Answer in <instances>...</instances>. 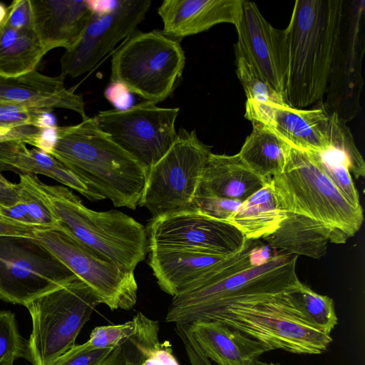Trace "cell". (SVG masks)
<instances>
[{"mask_svg":"<svg viewBox=\"0 0 365 365\" xmlns=\"http://www.w3.org/2000/svg\"><path fill=\"white\" fill-rule=\"evenodd\" d=\"M99 304L92 289L78 277L29 302L25 307L32 329L26 359L33 365H51L76 345L79 333Z\"/></svg>","mask_w":365,"mask_h":365,"instance_id":"52a82bcc","label":"cell"},{"mask_svg":"<svg viewBox=\"0 0 365 365\" xmlns=\"http://www.w3.org/2000/svg\"><path fill=\"white\" fill-rule=\"evenodd\" d=\"M319 103L304 109L247 100L245 118L269 128L291 147L327 153L331 150L327 132L329 112Z\"/></svg>","mask_w":365,"mask_h":365,"instance_id":"2e32d148","label":"cell"},{"mask_svg":"<svg viewBox=\"0 0 365 365\" xmlns=\"http://www.w3.org/2000/svg\"><path fill=\"white\" fill-rule=\"evenodd\" d=\"M187 325L201 352L216 365H255L268 351L259 341L219 321Z\"/></svg>","mask_w":365,"mask_h":365,"instance_id":"7402d4cb","label":"cell"},{"mask_svg":"<svg viewBox=\"0 0 365 365\" xmlns=\"http://www.w3.org/2000/svg\"><path fill=\"white\" fill-rule=\"evenodd\" d=\"M151 3L118 0L108 9H96L78 41L61 56V74L76 78L95 68L120 41L137 31Z\"/></svg>","mask_w":365,"mask_h":365,"instance_id":"5bb4252c","label":"cell"},{"mask_svg":"<svg viewBox=\"0 0 365 365\" xmlns=\"http://www.w3.org/2000/svg\"><path fill=\"white\" fill-rule=\"evenodd\" d=\"M208 320L219 321L242 332L268 351L281 349L298 354H320L332 341L331 335L307 325L290 313L284 294L258 304L231 306Z\"/></svg>","mask_w":365,"mask_h":365,"instance_id":"30bf717a","label":"cell"},{"mask_svg":"<svg viewBox=\"0 0 365 365\" xmlns=\"http://www.w3.org/2000/svg\"><path fill=\"white\" fill-rule=\"evenodd\" d=\"M0 216L40 230L34 224L25 204L21 200L10 207H0Z\"/></svg>","mask_w":365,"mask_h":365,"instance_id":"7bdbcfd3","label":"cell"},{"mask_svg":"<svg viewBox=\"0 0 365 365\" xmlns=\"http://www.w3.org/2000/svg\"><path fill=\"white\" fill-rule=\"evenodd\" d=\"M272 180L282 207L327 226L334 243H344L361 228L363 210L346 200L319 166L313 152L290 146L283 172Z\"/></svg>","mask_w":365,"mask_h":365,"instance_id":"5b68a950","label":"cell"},{"mask_svg":"<svg viewBox=\"0 0 365 365\" xmlns=\"http://www.w3.org/2000/svg\"><path fill=\"white\" fill-rule=\"evenodd\" d=\"M113 349H93L86 342L76 344L51 365H102Z\"/></svg>","mask_w":365,"mask_h":365,"instance_id":"8d00e7d4","label":"cell"},{"mask_svg":"<svg viewBox=\"0 0 365 365\" xmlns=\"http://www.w3.org/2000/svg\"><path fill=\"white\" fill-rule=\"evenodd\" d=\"M36 230L38 229L0 216V237H34Z\"/></svg>","mask_w":365,"mask_h":365,"instance_id":"b9f144b4","label":"cell"},{"mask_svg":"<svg viewBox=\"0 0 365 365\" xmlns=\"http://www.w3.org/2000/svg\"><path fill=\"white\" fill-rule=\"evenodd\" d=\"M38 129L34 126H22L13 128H0V143L9 140H21L25 143L37 133Z\"/></svg>","mask_w":365,"mask_h":365,"instance_id":"f6af8a7d","label":"cell"},{"mask_svg":"<svg viewBox=\"0 0 365 365\" xmlns=\"http://www.w3.org/2000/svg\"><path fill=\"white\" fill-rule=\"evenodd\" d=\"M33 29L48 52L71 48L96 11L88 0H30Z\"/></svg>","mask_w":365,"mask_h":365,"instance_id":"d6986e66","label":"cell"},{"mask_svg":"<svg viewBox=\"0 0 365 365\" xmlns=\"http://www.w3.org/2000/svg\"><path fill=\"white\" fill-rule=\"evenodd\" d=\"M102 365H136L131 337L114 348Z\"/></svg>","mask_w":365,"mask_h":365,"instance_id":"ab89813d","label":"cell"},{"mask_svg":"<svg viewBox=\"0 0 365 365\" xmlns=\"http://www.w3.org/2000/svg\"><path fill=\"white\" fill-rule=\"evenodd\" d=\"M242 201L215 197H195L193 208L217 220L226 221Z\"/></svg>","mask_w":365,"mask_h":365,"instance_id":"74e56055","label":"cell"},{"mask_svg":"<svg viewBox=\"0 0 365 365\" xmlns=\"http://www.w3.org/2000/svg\"><path fill=\"white\" fill-rule=\"evenodd\" d=\"M136 329L135 317L123 324L96 327L86 343L93 349H114L134 334Z\"/></svg>","mask_w":365,"mask_h":365,"instance_id":"e575fe53","label":"cell"},{"mask_svg":"<svg viewBox=\"0 0 365 365\" xmlns=\"http://www.w3.org/2000/svg\"><path fill=\"white\" fill-rule=\"evenodd\" d=\"M269 180L255 174L238 154L227 155L211 153L204 167L195 197H215L244 201Z\"/></svg>","mask_w":365,"mask_h":365,"instance_id":"603a6c76","label":"cell"},{"mask_svg":"<svg viewBox=\"0 0 365 365\" xmlns=\"http://www.w3.org/2000/svg\"><path fill=\"white\" fill-rule=\"evenodd\" d=\"M65 76H48L36 70L6 77L0 75V104H11L52 110L62 108L86 115L85 103L81 95L67 89Z\"/></svg>","mask_w":365,"mask_h":365,"instance_id":"ac0fdd59","label":"cell"},{"mask_svg":"<svg viewBox=\"0 0 365 365\" xmlns=\"http://www.w3.org/2000/svg\"><path fill=\"white\" fill-rule=\"evenodd\" d=\"M26 343L19 331L15 314L0 311V365H14L16 359H26Z\"/></svg>","mask_w":365,"mask_h":365,"instance_id":"836d02e7","label":"cell"},{"mask_svg":"<svg viewBox=\"0 0 365 365\" xmlns=\"http://www.w3.org/2000/svg\"><path fill=\"white\" fill-rule=\"evenodd\" d=\"M78 124L57 126L51 156L115 207L135 210L144 190L147 171L86 117Z\"/></svg>","mask_w":365,"mask_h":365,"instance_id":"3957f363","label":"cell"},{"mask_svg":"<svg viewBox=\"0 0 365 365\" xmlns=\"http://www.w3.org/2000/svg\"><path fill=\"white\" fill-rule=\"evenodd\" d=\"M244 0H164L158 9L165 34L182 38L240 19Z\"/></svg>","mask_w":365,"mask_h":365,"instance_id":"ffe728a7","label":"cell"},{"mask_svg":"<svg viewBox=\"0 0 365 365\" xmlns=\"http://www.w3.org/2000/svg\"><path fill=\"white\" fill-rule=\"evenodd\" d=\"M364 0H343L340 31L322 102L330 113L347 123L361 109L364 81Z\"/></svg>","mask_w":365,"mask_h":365,"instance_id":"4fadbf2b","label":"cell"},{"mask_svg":"<svg viewBox=\"0 0 365 365\" xmlns=\"http://www.w3.org/2000/svg\"><path fill=\"white\" fill-rule=\"evenodd\" d=\"M4 26L17 30H34L30 0H14L8 6Z\"/></svg>","mask_w":365,"mask_h":365,"instance_id":"f35d334b","label":"cell"},{"mask_svg":"<svg viewBox=\"0 0 365 365\" xmlns=\"http://www.w3.org/2000/svg\"><path fill=\"white\" fill-rule=\"evenodd\" d=\"M57 127V126H56ZM56 127L39 128L38 132L26 143L50 154L56 140Z\"/></svg>","mask_w":365,"mask_h":365,"instance_id":"60d3db41","label":"cell"},{"mask_svg":"<svg viewBox=\"0 0 365 365\" xmlns=\"http://www.w3.org/2000/svg\"><path fill=\"white\" fill-rule=\"evenodd\" d=\"M255 365H281V364L279 363H275V362H272V361H264L257 359V361L255 362Z\"/></svg>","mask_w":365,"mask_h":365,"instance_id":"7dc6e473","label":"cell"},{"mask_svg":"<svg viewBox=\"0 0 365 365\" xmlns=\"http://www.w3.org/2000/svg\"><path fill=\"white\" fill-rule=\"evenodd\" d=\"M211 153L195 130L180 128L170 149L148 170L138 205L153 217L194 209V197Z\"/></svg>","mask_w":365,"mask_h":365,"instance_id":"ba28073f","label":"cell"},{"mask_svg":"<svg viewBox=\"0 0 365 365\" xmlns=\"http://www.w3.org/2000/svg\"><path fill=\"white\" fill-rule=\"evenodd\" d=\"M34 179L52 215L79 241L128 271L145 259L148 242L142 224L118 210H93L68 187Z\"/></svg>","mask_w":365,"mask_h":365,"instance_id":"277c9868","label":"cell"},{"mask_svg":"<svg viewBox=\"0 0 365 365\" xmlns=\"http://www.w3.org/2000/svg\"><path fill=\"white\" fill-rule=\"evenodd\" d=\"M179 108H163L144 101L128 108L98 112L96 126L135 158L148 172L177 138Z\"/></svg>","mask_w":365,"mask_h":365,"instance_id":"7c38bea8","label":"cell"},{"mask_svg":"<svg viewBox=\"0 0 365 365\" xmlns=\"http://www.w3.org/2000/svg\"><path fill=\"white\" fill-rule=\"evenodd\" d=\"M314 155L319 166L346 200L354 207L362 210L358 191L342 157L334 151Z\"/></svg>","mask_w":365,"mask_h":365,"instance_id":"1f68e13d","label":"cell"},{"mask_svg":"<svg viewBox=\"0 0 365 365\" xmlns=\"http://www.w3.org/2000/svg\"><path fill=\"white\" fill-rule=\"evenodd\" d=\"M45 111L47 110L0 104V128L34 126L38 128L41 118Z\"/></svg>","mask_w":365,"mask_h":365,"instance_id":"d590c367","label":"cell"},{"mask_svg":"<svg viewBox=\"0 0 365 365\" xmlns=\"http://www.w3.org/2000/svg\"><path fill=\"white\" fill-rule=\"evenodd\" d=\"M1 171H13L19 175H46L77 191L91 201L103 199L59 160L36 148L29 149L21 140L0 143Z\"/></svg>","mask_w":365,"mask_h":365,"instance_id":"cb8c5ba5","label":"cell"},{"mask_svg":"<svg viewBox=\"0 0 365 365\" xmlns=\"http://www.w3.org/2000/svg\"><path fill=\"white\" fill-rule=\"evenodd\" d=\"M284 299L290 313L316 330L331 335L338 324L333 299L300 281L285 292Z\"/></svg>","mask_w":365,"mask_h":365,"instance_id":"f1b7e54d","label":"cell"},{"mask_svg":"<svg viewBox=\"0 0 365 365\" xmlns=\"http://www.w3.org/2000/svg\"><path fill=\"white\" fill-rule=\"evenodd\" d=\"M235 28L237 40L242 43L264 77L284 98L288 66L285 29L272 26L255 3L245 0Z\"/></svg>","mask_w":365,"mask_h":365,"instance_id":"e0dca14e","label":"cell"},{"mask_svg":"<svg viewBox=\"0 0 365 365\" xmlns=\"http://www.w3.org/2000/svg\"><path fill=\"white\" fill-rule=\"evenodd\" d=\"M35 175H19L20 200L23 202L34 222L40 230L57 229L61 223L54 217L38 191Z\"/></svg>","mask_w":365,"mask_h":365,"instance_id":"d6a6232c","label":"cell"},{"mask_svg":"<svg viewBox=\"0 0 365 365\" xmlns=\"http://www.w3.org/2000/svg\"><path fill=\"white\" fill-rule=\"evenodd\" d=\"M297 257L278 253L261 240H247L240 252L173 297L165 320L190 324L208 320L233 305L280 298L299 281Z\"/></svg>","mask_w":365,"mask_h":365,"instance_id":"6da1fadb","label":"cell"},{"mask_svg":"<svg viewBox=\"0 0 365 365\" xmlns=\"http://www.w3.org/2000/svg\"><path fill=\"white\" fill-rule=\"evenodd\" d=\"M286 215L271 179L242 201L227 222L237 228L247 240H262L277 230Z\"/></svg>","mask_w":365,"mask_h":365,"instance_id":"484cf974","label":"cell"},{"mask_svg":"<svg viewBox=\"0 0 365 365\" xmlns=\"http://www.w3.org/2000/svg\"><path fill=\"white\" fill-rule=\"evenodd\" d=\"M77 278L34 237H0V299L26 306Z\"/></svg>","mask_w":365,"mask_h":365,"instance_id":"8fae6325","label":"cell"},{"mask_svg":"<svg viewBox=\"0 0 365 365\" xmlns=\"http://www.w3.org/2000/svg\"><path fill=\"white\" fill-rule=\"evenodd\" d=\"M289 148L287 143L269 128L252 123V131L237 154L255 174L269 180L283 172Z\"/></svg>","mask_w":365,"mask_h":365,"instance_id":"4316f807","label":"cell"},{"mask_svg":"<svg viewBox=\"0 0 365 365\" xmlns=\"http://www.w3.org/2000/svg\"><path fill=\"white\" fill-rule=\"evenodd\" d=\"M235 51L236 73L244 88L247 100L259 103L286 104L283 96L264 77L242 43L239 40L235 44Z\"/></svg>","mask_w":365,"mask_h":365,"instance_id":"f546056e","label":"cell"},{"mask_svg":"<svg viewBox=\"0 0 365 365\" xmlns=\"http://www.w3.org/2000/svg\"><path fill=\"white\" fill-rule=\"evenodd\" d=\"M148 252V264L160 288L173 297L228 258L183 247L155 245Z\"/></svg>","mask_w":365,"mask_h":365,"instance_id":"44dd1931","label":"cell"},{"mask_svg":"<svg viewBox=\"0 0 365 365\" xmlns=\"http://www.w3.org/2000/svg\"><path fill=\"white\" fill-rule=\"evenodd\" d=\"M8 14V7L0 1V28L2 27L6 21Z\"/></svg>","mask_w":365,"mask_h":365,"instance_id":"bcb514c9","label":"cell"},{"mask_svg":"<svg viewBox=\"0 0 365 365\" xmlns=\"http://www.w3.org/2000/svg\"><path fill=\"white\" fill-rule=\"evenodd\" d=\"M327 132L331 151H334L342 157L350 173L356 178L364 177L365 163L346 123L336 114L329 112Z\"/></svg>","mask_w":365,"mask_h":365,"instance_id":"4dcf8cb0","label":"cell"},{"mask_svg":"<svg viewBox=\"0 0 365 365\" xmlns=\"http://www.w3.org/2000/svg\"><path fill=\"white\" fill-rule=\"evenodd\" d=\"M277 230L264 237L263 242L274 251L320 259L325 255L329 241L334 243L332 231L325 225L305 215L286 211Z\"/></svg>","mask_w":365,"mask_h":365,"instance_id":"d4e9b609","label":"cell"},{"mask_svg":"<svg viewBox=\"0 0 365 365\" xmlns=\"http://www.w3.org/2000/svg\"><path fill=\"white\" fill-rule=\"evenodd\" d=\"M343 0H297L285 29V103L304 108L323 99L336 51Z\"/></svg>","mask_w":365,"mask_h":365,"instance_id":"7a4b0ae2","label":"cell"},{"mask_svg":"<svg viewBox=\"0 0 365 365\" xmlns=\"http://www.w3.org/2000/svg\"><path fill=\"white\" fill-rule=\"evenodd\" d=\"M185 64L180 40L162 31H136L113 53L110 81L157 104L173 93Z\"/></svg>","mask_w":365,"mask_h":365,"instance_id":"8992f818","label":"cell"},{"mask_svg":"<svg viewBox=\"0 0 365 365\" xmlns=\"http://www.w3.org/2000/svg\"><path fill=\"white\" fill-rule=\"evenodd\" d=\"M48 53L34 30L0 28V75L18 76L34 70Z\"/></svg>","mask_w":365,"mask_h":365,"instance_id":"83f0119b","label":"cell"},{"mask_svg":"<svg viewBox=\"0 0 365 365\" xmlns=\"http://www.w3.org/2000/svg\"><path fill=\"white\" fill-rule=\"evenodd\" d=\"M20 201L18 183L9 182L0 173V207H10Z\"/></svg>","mask_w":365,"mask_h":365,"instance_id":"ee69618b","label":"cell"},{"mask_svg":"<svg viewBox=\"0 0 365 365\" xmlns=\"http://www.w3.org/2000/svg\"><path fill=\"white\" fill-rule=\"evenodd\" d=\"M145 229L148 247H183L226 257L240 252L247 241L234 225L196 209L155 216Z\"/></svg>","mask_w":365,"mask_h":365,"instance_id":"9a60e30c","label":"cell"},{"mask_svg":"<svg viewBox=\"0 0 365 365\" xmlns=\"http://www.w3.org/2000/svg\"><path fill=\"white\" fill-rule=\"evenodd\" d=\"M34 237L58 257L111 310L132 309L137 302L134 272L118 266L79 241L63 225L36 230Z\"/></svg>","mask_w":365,"mask_h":365,"instance_id":"9c48e42d","label":"cell"}]
</instances>
